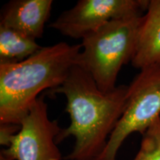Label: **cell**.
I'll list each match as a JSON object with an SVG mask.
<instances>
[{"label": "cell", "mask_w": 160, "mask_h": 160, "mask_svg": "<svg viewBox=\"0 0 160 160\" xmlns=\"http://www.w3.org/2000/svg\"><path fill=\"white\" fill-rule=\"evenodd\" d=\"M128 85H119L110 92L100 91L91 76L78 65L72 68L61 85L48 93L65 95V111L71 124L62 128L59 144L73 137L74 145L67 160H98L122 115Z\"/></svg>", "instance_id": "6da1fadb"}, {"label": "cell", "mask_w": 160, "mask_h": 160, "mask_svg": "<svg viewBox=\"0 0 160 160\" xmlns=\"http://www.w3.org/2000/svg\"><path fill=\"white\" fill-rule=\"evenodd\" d=\"M81 49V45L62 42L21 62L0 64V124L20 125L41 92L64 82Z\"/></svg>", "instance_id": "7a4b0ae2"}, {"label": "cell", "mask_w": 160, "mask_h": 160, "mask_svg": "<svg viewBox=\"0 0 160 160\" xmlns=\"http://www.w3.org/2000/svg\"><path fill=\"white\" fill-rule=\"evenodd\" d=\"M142 16L113 19L82 39L76 65L91 76L100 91L114 90L122 67L131 62Z\"/></svg>", "instance_id": "3957f363"}, {"label": "cell", "mask_w": 160, "mask_h": 160, "mask_svg": "<svg viewBox=\"0 0 160 160\" xmlns=\"http://www.w3.org/2000/svg\"><path fill=\"white\" fill-rule=\"evenodd\" d=\"M160 118V66L140 70L128 85L123 113L98 160H117L126 138L138 132L144 135Z\"/></svg>", "instance_id": "277c9868"}, {"label": "cell", "mask_w": 160, "mask_h": 160, "mask_svg": "<svg viewBox=\"0 0 160 160\" xmlns=\"http://www.w3.org/2000/svg\"><path fill=\"white\" fill-rule=\"evenodd\" d=\"M45 94L20 123V130L0 154L8 160H62L57 138L62 128L48 114Z\"/></svg>", "instance_id": "5b68a950"}, {"label": "cell", "mask_w": 160, "mask_h": 160, "mask_svg": "<svg viewBox=\"0 0 160 160\" xmlns=\"http://www.w3.org/2000/svg\"><path fill=\"white\" fill-rule=\"evenodd\" d=\"M148 0H79L49 25L61 34L82 39L111 20L142 14Z\"/></svg>", "instance_id": "8992f818"}, {"label": "cell", "mask_w": 160, "mask_h": 160, "mask_svg": "<svg viewBox=\"0 0 160 160\" xmlns=\"http://www.w3.org/2000/svg\"><path fill=\"white\" fill-rule=\"evenodd\" d=\"M52 0H12L5 6L0 26L36 40L42 38L51 16Z\"/></svg>", "instance_id": "52a82bcc"}, {"label": "cell", "mask_w": 160, "mask_h": 160, "mask_svg": "<svg viewBox=\"0 0 160 160\" xmlns=\"http://www.w3.org/2000/svg\"><path fill=\"white\" fill-rule=\"evenodd\" d=\"M131 64L139 70L160 66V0L149 1L142 19Z\"/></svg>", "instance_id": "ba28073f"}, {"label": "cell", "mask_w": 160, "mask_h": 160, "mask_svg": "<svg viewBox=\"0 0 160 160\" xmlns=\"http://www.w3.org/2000/svg\"><path fill=\"white\" fill-rule=\"evenodd\" d=\"M42 48L36 40L0 26V64L21 62Z\"/></svg>", "instance_id": "9c48e42d"}, {"label": "cell", "mask_w": 160, "mask_h": 160, "mask_svg": "<svg viewBox=\"0 0 160 160\" xmlns=\"http://www.w3.org/2000/svg\"><path fill=\"white\" fill-rule=\"evenodd\" d=\"M133 160H160V118L142 135L140 148Z\"/></svg>", "instance_id": "30bf717a"}, {"label": "cell", "mask_w": 160, "mask_h": 160, "mask_svg": "<svg viewBox=\"0 0 160 160\" xmlns=\"http://www.w3.org/2000/svg\"><path fill=\"white\" fill-rule=\"evenodd\" d=\"M20 130V125L14 124H0V143L8 147L11 140Z\"/></svg>", "instance_id": "8fae6325"}, {"label": "cell", "mask_w": 160, "mask_h": 160, "mask_svg": "<svg viewBox=\"0 0 160 160\" xmlns=\"http://www.w3.org/2000/svg\"><path fill=\"white\" fill-rule=\"evenodd\" d=\"M0 160H8L7 158H5L3 155L0 154Z\"/></svg>", "instance_id": "7c38bea8"}, {"label": "cell", "mask_w": 160, "mask_h": 160, "mask_svg": "<svg viewBox=\"0 0 160 160\" xmlns=\"http://www.w3.org/2000/svg\"><path fill=\"white\" fill-rule=\"evenodd\" d=\"M65 160H67V159H65Z\"/></svg>", "instance_id": "4fadbf2b"}]
</instances>
